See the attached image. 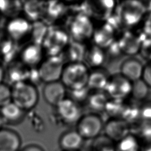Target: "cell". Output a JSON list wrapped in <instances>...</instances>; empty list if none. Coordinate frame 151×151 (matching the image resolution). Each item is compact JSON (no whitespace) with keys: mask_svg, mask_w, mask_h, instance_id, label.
Segmentation results:
<instances>
[{"mask_svg":"<svg viewBox=\"0 0 151 151\" xmlns=\"http://www.w3.org/2000/svg\"><path fill=\"white\" fill-rule=\"evenodd\" d=\"M89 73L84 63H70L64 65L60 81L69 90L82 88L87 86Z\"/></svg>","mask_w":151,"mask_h":151,"instance_id":"obj_1","label":"cell"},{"mask_svg":"<svg viewBox=\"0 0 151 151\" xmlns=\"http://www.w3.org/2000/svg\"><path fill=\"white\" fill-rule=\"evenodd\" d=\"M21 151H44L43 149L35 145H29L24 147Z\"/></svg>","mask_w":151,"mask_h":151,"instance_id":"obj_40","label":"cell"},{"mask_svg":"<svg viewBox=\"0 0 151 151\" xmlns=\"http://www.w3.org/2000/svg\"><path fill=\"white\" fill-rule=\"evenodd\" d=\"M121 19L127 25H132L137 24L145 12V8L142 4L139 2H126L121 8Z\"/></svg>","mask_w":151,"mask_h":151,"instance_id":"obj_11","label":"cell"},{"mask_svg":"<svg viewBox=\"0 0 151 151\" xmlns=\"http://www.w3.org/2000/svg\"><path fill=\"white\" fill-rule=\"evenodd\" d=\"M15 42L7 34L0 32V58L5 63H11L16 52Z\"/></svg>","mask_w":151,"mask_h":151,"instance_id":"obj_22","label":"cell"},{"mask_svg":"<svg viewBox=\"0 0 151 151\" xmlns=\"http://www.w3.org/2000/svg\"><path fill=\"white\" fill-rule=\"evenodd\" d=\"M147 143V145L144 148V151H151V143Z\"/></svg>","mask_w":151,"mask_h":151,"instance_id":"obj_42","label":"cell"},{"mask_svg":"<svg viewBox=\"0 0 151 151\" xmlns=\"http://www.w3.org/2000/svg\"><path fill=\"white\" fill-rule=\"evenodd\" d=\"M64 11V5L61 4L52 2H48V4L44 5L43 17H46L48 19H56L62 14Z\"/></svg>","mask_w":151,"mask_h":151,"instance_id":"obj_31","label":"cell"},{"mask_svg":"<svg viewBox=\"0 0 151 151\" xmlns=\"http://www.w3.org/2000/svg\"><path fill=\"white\" fill-rule=\"evenodd\" d=\"M142 79L149 88H151V60L144 65Z\"/></svg>","mask_w":151,"mask_h":151,"instance_id":"obj_38","label":"cell"},{"mask_svg":"<svg viewBox=\"0 0 151 151\" xmlns=\"http://www.w3.org/2000/svg\"><path fill=\"white\" fill-rule=\"evenodd\" d=\"M104 127L101 117L97 113H90L82 116L77 123L76 131L83 139H94Z\"/></svg>","mask_w":151,"mask_h":151,"instance_id":"obj_6","label":"cell"},{"mask_svg":"<svg viewBox=\"0 0 151 151\" xmlns=\"http://www.w3.org/2000/svg\"><path fill=\"white\" fill-rule=\"evenodd\" d=\"M19 2L16 1H0V11L4 15H9L15 18L16 14L21 9H22V5L17 4Z\"/></svg>","mask_w":151,"mask_h":151,"instance_id":"obj_32","label":"cell"},{"mask_svg":"<svg viewBox=\"0 0 151 151\" xmlns=\"http://www.w3.org/2000/svg\"><path fill=\"white\" fill-rule=\"evenodd\" d=\"M113 143L105 135L99 136L94 139V151H115Z\"/></svg>","mask_w":151,"mask_h":151,"instance_id":"obj_33","label":"cell"},{"mask_svg":"<svg viewBox=\"0 0 151 151\" xmlns=\"http://www.w3.org/2000/svg\"><path fill=\"white\" fill-rule=\"evenodd\" d=\"M68 35L73 41L83 43L92 38L94 28L93 24L87 15L76 14L71 18L68 24Z\"/></svg>","mask_w":151,"mask_h":151,"instance_id":"obj_4","label":"cell"},{"mask_svg":"<svg viewBox=\"0 0 151 151\" xmlns=\"http://www.w3.org/2000/svg\"><path fill=\"white\" fill-rule=\"evenodd\" d=\"M31 24L21 17L12 18L6 25V33L15 42L30 36Z\"/></svg>","mask_w":151,"mask_h":151,"instance_id":"obj_10","label":"cell"},{"mask_svg":"<svg viewBox=\"0 0 151 151\" xmlns=\"http://www.w3.org/2000/svg\"><path fill=\"white\" fill-rule=\"evenodd\" d=\"M55 116L64 123L77 124L82 116L81 110L78 103L65 98L55 107Z\"/></svg>","mask_w":151,"mask_h":151,"instance_id":"obj_8","label":"cell"},{"mask_svg":"<svg viewBox=\"0 0 151 151\" xmlns=\"http://www.w3.org/2000/svg\"><path fill=\"white\" fill-rule=\"evenodd\" d=\"M105 136L113 142H119L129 134L130 126L126 121L119 118H110L103 127Z\"/></svg>","mask_w":151,"mask_h":151,"instance_id":"obj_9","label":"cell"},{"mask_svg":"<svg viewBox=\"0 0 151 151\" xmlns=\"http://www.w3.org/2000/svg\"><path fill=\"white\" fill-rule=\"evenodd\" d=\"M0 114L4 123L15 124L22 122L25 116V111L11 101L0 108Z\"/></svg>","mask_w":151,"mask_h":151,"instance_id":"obj_19","label":"cell"},{"mask_svg":"<svg viewBox=\"0 0 151 151\" xmlns=\"http://www.w3.org/2000/svg\"><path fill=\"white\" fill-rule=\"evenodd\" d=\"M4 123V120H3L2 116H1V114H0V130L2 129V126H3Z\"/></svg>","mask_w":151,"mask_h":151,"instance_id":"obj_43","label":"cell"},{"mask_svg":"<svg viewBox=\"0 0 151 151\" xmlns=\"http://www.w3.org/2000/svg\"><path fill=\"white\" fill-rule=\"evenodd\" d=\"M94 44L103 48H107L113 41V29L110 25L103 27L99 29L94 30L92 36Z\"/></svg>","mask_w":151,"mask_h":151,"instance_id":"obj_23","label":"cell"},{"mask_svg":"<svg viewBox=\"0 0 151 151\" xmlns=\"http://www.w3.org/2000/svg\"><path fill=\"white\" fill-rule=\"evenodd\" d=\"M44 5L40 2L28 1L22 5V9L28 17V20H32L34 22L39 21L42 17Z\"/></svg>","mask_w":151,"mask_h":151,"instance_id":"obj_26","label":"cell"},{"mask_svg":"<svg viewBox=\"0 0 151 151\" xmlns=\"http://www.w3.org/2000/svg\"><path fill=\"white\" fill-rule=\"evenodd\" d=\"M149 87L141 78L132 82L130 96L136 101L144 100L149 94Z\"/></svg>","mask_w":151,"mask_h":151,"instance_id":"obj_29","label":"cell"},{"mask_svg":"<svg viewBox=\"0 0 151 151\" xmlns=\"http://www.w3.org/2000/svg\"><path fill=\"white\" fill-rule=\"evenodd\" d=\"M140 136L145 142L151 143V122H145L139 129Z\"/></svg>","mask_w":151,"mask_h":151,"instance_id":"obj_36","label":"cell"},{"mask_svg":"<svg viewBox=\"0 0 151 151\" xmlns=\"http://www.w3.org/2000/svg\"><path fill=\"white\" fill-rule=\"evenodd\" d=\"M70 99L79 104L83 101H86L90 93V90L87 86L77 90H69Z\"/></svg>","mask_w":151,"mask_h":151,"instance_id":"obj_34","label":"cell"},{"mask_svg":"<svg viewBox=\"0 0 151 151\" xmlns=\"http://www.w3.org/2000/svg\"><path fill=\"white\" fill-rule=\"evenodd\" d=\"M86 47L83 43L73 41L66 49V58L70 63H83Z\"/></svg>","mask_w":151,"mask_h":151,"instance_id":"obj_24","label":"cell"},{"mask_svg":"<svg viewBox=\"0 0 151 151\" xmlns=\"http://www.w3.org/2000/svg\"><path fill=\"white\" fill-rule=\"evenodd\" d=\"M106 53L103 48L94 44L86 48L84 61L87 67L97 68H100L106 60Z\"/></svg>","mask_w":151,"mask_h":151,"instance_id":"obj_20","label":"cell"},{"mask_svg":"<svg viewBox=\"0 0 151 151\" xmlns=\"http://www.w3.org/2000/svg\"><path fill=\"white\" fill-rule=\"evenodd\" d=\"M43 52L41 45L31 42L21 50V62L29 68H35L42 62Z\"/></svg>","mask_w":151,"mask_h":151,"instance_id":"obj_13","label":"cell"},{"mask_svg":"<svg viewBox=\"0 0 151 151\" xmlns=\"http://www.w3.org/2000/svg\"><path fill=\"white\" fill-rule=\"evenodd\" d=\"M48 29L47 24L44 22L37 21L31 24L30 37L32 43L41 45Z\"/></svg>","mask_w":151,"mask_h":151,"instance_id":"obj_27","label":"cell"},{"mask_svg":"<svg viewBox=\"0 0 151 151\" xmlns=\"http://www.w3.org/2000/svg\"><path fill=\"white\" fill-rule=\"evenodd\" d=\"M21 140L19 134L8 129L0 130V151H18Z\"/></svg>","mask_w":151,"mask_h":151,"instance_id":"obj_16","label":"cell"},{"mask_svg":"<svg viewBox=\"0 0 151 151\" xmlns=\"http://www.w3.org/2000/svg\"><path fill=\"white\" fill-rule=\"evenodd\" d=\"M132 82L120 73L110 76L104 92L109 99L124 100L130 96Z\"/></svg>","mask_w":151,"mask_h":151,"instance_id":"obj_7","label":"cell"},{"mask_svg":"<svg viewBox=\"0 0 151 151\" xmlns=\"http://www.w3.org/2000/svg\"><path fill=\"white\" fill-rule=\"evenodd\" d=\"M110 77L107 70L94 68L89 73L87 86L90 91H104Z\"/></svg>","mask_w":151,"mask_h":151,"instance_id":"obj_15","label":"cell"},{"mask_svg":"<svg viewBox=\"0 0 151 151\" xmlns=\"http://www.w3.org/2000/svg\"><path fill=\"white\" fill-rule=\"evenodd\" d=\"M66 93V88L60 81L46 83L42 90L45 100L54 107L65 99Z\"/></svg>","mask_w":151,"mask_h":151,"instance_id":"obj_12","label":"cell"},{"mask_svg":"<svg viewBox=\"0 0 151 151\" xmlns=\"http://www.w3.org/2000/svg\"><path fill=\"white\" fill-rule=\"evenodd\" d=\"M140 117L146 122H151V103L140 106Z\"/></svg>","mask_w":151,"mask_h":151,"instance_id":"obj_37","label":"cell"},{"mask_svg":"<svg viewBox=\"0 0 151 151\" xmlns=\"http://www.w3.org/2000/svg\"><path fill=\"white\" fill-rule=\"evenodd\" d=\"M12 102L24 111H31L37 104L38 93L36 87L23 81L12 86Z\"/></svg>","mask_w":151,"mask_h":151,"instance_id":"obj_2","label":"cell"},{"mask_svg":"<svg viewBox=\"0 0 151 151\" xmlns=\"http://www.w3.org/2000/svg\"><path fill=\"white\" fill-rule=\"evenodd\" d=\"M29 68L21 62L11 63L9 65L5 76L12 86L23 81H27Z\"/></svg>","mask_w":151,"mask_h":151,"instance_id":"obj_17","label":"cell"},{"mask_svg":"<svg viewBox=\"0 0 151 151\" xmlns=\"http://www.w3.org/2000/svg\"><path fill=\"white\" fill-rule=\"evenodd\" d=\"M144 65L136 58L129 57L124 60L120 65V74L131 82L142 78Z\"/></svg>","mask_w":151,"mask_h":151,"instance_id":"obj_14","label":"cell"},{"mask_svg":"<svg viewBox=\"0 0 151 151\" xmlns=\"http://www.w3.org/2000/svg\"><path fill=\"white\" fill-rule=\"evenodd\" d=\"M64 65V58L62 55L48 56L42 61L38 68L41 81L48 83L59 81Z\"/></svg>","mask_w":151,"mask_h":151,"instance_id":"obj_5","label":"cell"},{"mask_svg":"<svg viewBox=\"0 0 151 151\" xmlns=\"http://www.w3.org/2000/svg\"><path fill=\"white\" fill-rule=\"evenodd\" d=\"M109 98L104 91H93L89 94L86 101L88 107L94 113L104 111Z\"/></svg>","mask_w":151,"mask_h":151,"instance_id":"obj_21","label":"cell"},{"mask_svg":"<svg viewBox=\"0 0 151 151\" xmlns=\"http://www.w3.org/2000/svg\"><path fill=\"white\" fill-rule=\"evenodd\" d=\"M28 117L31 123H32L34 127L41 128L42 126L43 125V122L41 117L36 112L32 111H30L28 114Z\"/></svg>","mask_w":151,"mask_h":151,"instance_id":"obj_39","label":"cell"},{"mask_svg":"<svg viewBox=\"0 0 151 151\" xmlns=\"http://www.w3.org/2000/svg\"><path fill=\"white\" fill-rule=\"evenodd\" d=\"M83 141V138L76 130H70L60 136L59 145L63 151H78Z\"/></svg>","mask_w":151,"mask_h":151,"instance_id":"obj_18","label":"cell"},{"mask_svg":"<svg viewBox=\"0 0 151 151\" xmlns=\"http://www.w3.org/2000/svg\"><path fill=\"white\" fill-rule=\"evenodd\" d=\"M12 101L11 89L6 84H0V108Z\"/></svg>","mask_w":151,"mask_h":151,"instance_id":"obj_35","label":"cell"},{"mask_svg":"<svg viewBox=\"0 0 151 151\" xmlns=\"http://www.w3.org/2000/svg\"><path fill=\"white\" fill-rule=\"evenodd\" d=\"M126 104L124 100L109 99L106 105L104 111L111 116V118L121 119Z\"/></svg>","mask_w":151,"mask_h":151,"instance_id":"obj_28","label":"cell"},{"mask_svg":"<svg viewBox=\"0 0 151 151\" xmlns=\"http://www.w3.org/2000/svg\"><path fill=\"white\" fill-rule=\"evenodd\" d=\"M5 77V71L4 70L3 67L0 64V84L2 83V80Z\"/></svg>","mask_w":151,"mask_h":151,"instance_id":"obj_41","label":"cell"},{"mask_svg":"<svg viewBox=\"0 0 151 151\" xmlns=\"http://www.w3.org/2000/svg\"><path fill=\"white\" fill-rule=\"evenodd\" d=\"M118 44L122 52L129 55L136 53L141 47L140 40L130 32H126Z\"/></svg>","mask_w":151,"mask_h":151,"instance_id":"obj_25","label":"cell"},{"mask_svg":"<svg viewBox=\"0 0 151 151\" xmlns=\"http://www.w3.org/2000/svg\"><path fill=\"white\" fill-rule=\"evenodd\" d=\"M69 44V35L63 29L58 28H48L41 46L48 56L61 54Z\"/></svg>","mask_w":151,"mask_h":151,"instance_id":"obj_3","label":"cell"},{"mask_svg":"<svg viewBox=\"0 0 151 151\" xmlns=\"http://www.w3.org/2000/svg\"><path fill=\"white\" fill-rule=\"evenodd\" d=\"M117 149L119 151H139L140 145L137 137L129 134L118 142Z\"/></svg>","mask_w":151,"mask_h":151,"instance_id":"obj_30","label":"cell"}]
</instances>
